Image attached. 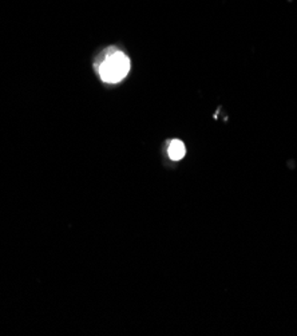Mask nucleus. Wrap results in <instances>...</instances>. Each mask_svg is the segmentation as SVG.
Wrapping results in <instances>:
<instances>
[{"mask_svg":"<svg viewBox=\"0 0 297 336\" xmlns=\"http://www.w3.org/2000/svg\"><path fill=\"white\" fill-rule=\"evenodd\" d=\"M185 153H186V149H185L184 142L179 141V140H174L172 141V143L169 145L168 154L169 157L172 158L173 161H179L185 157Z\"/></svg>","mask_w":297,"mask_h":336,"instance_id":"obj_2","label":"nucleus"},{"mask_svg":"<svg viewBox=\"0 0 297 336\" xmlns=\"http://www.w3.org/2000/svg\"><path fill=\"white\" fill-rule=\"evenodd\" d=\"M130 70V60L127 55L121 51L108 54L99 67V75L106 83H117L127 75Z\"/></svg>","mask_w":297,"mask_h":336,"instance_id":"obj_1","label":"nucleus"}]
</instances>
